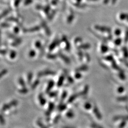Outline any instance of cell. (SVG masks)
Listing matches in <instances>:
<instances>
[{
  "label": "cell",
  "instance_id": "cell-1",
  "mask_svg": "<svg viewBox=\"0 0 128 128\" xmlns=\"http://www.w3.org/2000/svg\"><path fill=\"white\" fill-rule=\"evenodd\" d=\"M56 73L51 70H46L44 71H41L38 72L37 74V76L39 78L42 77L43 76H54L56 74Z\"/></svg>",
  "mask_w": 128,
  "mask_h": 128
},
{
  "label": "cell",
  "instance_id": "cell-48",
  "mask_svg": "<svg viewBox=\"0 0 128 128\" xmlns=\"http://www.w3.org/2000/svg\"><path fill=\"white\" fill-rule=\"evenodd\" d=\"M7 51L5 50H2L0 51V54L2 55H5L7 53Z\"/></svg>",
  "mask_w": 128,
  "mask_h": 128
},
{
  "label": "cell",
  "instance_id": "cell-28",
  "mask_svg": "<svg viewBox=\"0 0 128 128\" xmlns=\"http://www.w3.org/2000/svg\"><path fill=\"white\" fill-rule=\"evenodd\" d=\"M40 29V28L38 26H36V27H35L32 28L28 30L29 32H36L38 30H39Z\"/></svg>",
  "mask_w": 128,
  "mask_h": 128
},
{
  "label": "cell",
  "instance_id": "cell-44",
  "mask_svg": "<svg viewBox=\"0 0 128 128\" xmlns=\"http://www.w3.org/2000/svg\"><path fill=\"white\" fill-rule=\"evenodd\" d=\"M120 32H121V31H120V29H116V30L115 31V34L117 36H119V35H120Z\"/></svg>",
  "mask_w": 128,
  "mask_h": 128
},
{
  "label": "cell",
  "instance_id": "cell-33",
  "mask_svg": "<svg viewBox=\"0 0 128 128\" xmlns=\"http://www.w3.org/2000/svg\"><path fill=\"white\" fill-rule=\"evenodd\" d=\"M35 46L38 49L40 48L41 47V42L40 41H37L35 43Z\"/></svg>",
  "mask_w": 128,
  "mask_h": 128
},
{
  "label": "cell",
  "instance_id": "cell-3",
  "mask_svg": "<svg viewBox=\"0 0 128 128\" xmlns=\"http://www.w3.org/2000/svg\"><path fill=\"white\" fill-rule=\"evenodd\" d=\"M93 112L97 119H99V120L102 119V115L100 114L99 110L96 105H94L93 107Z\"/></svg>",
  "mask_w": 128,
  "mask_h": 128
},
{
  "label": "cell",
  "instance_id": "cell-10",
  "mask_svg": "<svg viewBox=\"0 0 128 128\" xmlns=\"http://www.w3.org/2000/svg\"><path fill=\"white\" fill-rule=\"evenodd\" d=\"M64 75L60 76L58 80V83H57V86L58 87H61L62 86V84L64 82Z\"/></svg>",
  "mask_w": 128,
  "mask_h": 128
},
{
  "label": "cell",
  "instance_id": "cell-6",
  "mask_svg": "<svg viewBox=\"0 0 128 128\" xmlns=\"http://www.w3.org/2000/svg\"><path fill=\"white\" fill-rule=\"evenodd\" d=\"M54 104L53 102H50L48 104V109L47 110V111L46 112V114L47 116H48L53 111V110H54Z\"/></svg>",
  "mask_w": 128,
  "mask_h": 128
},
{
  "label": "cell",
  "instance_id": "cell-40",
  "mask_svg": "<svg viewBox=\"0 0 128 128\" xmlns=\"http://www.w3.org/2000/svg\"><path fill=\"white\" fill-rule=\"evenodd\" d=\"M122 42V40L120 38H118L115 40V44L116 45H120Z\"/></svg>",
  "mask_w": 128,
  "mask_h": 128
},
{
  "label": "cell",
  "instance_id": "cell-49",
  "mask_svg": "<svg viewBox=\"0 0 128 128\" xmlns=\"http://www.w3.org/2000/svg\"><path fill=\"white\" fill-rule=\"evenodd\" d=\"M2 26L4 28H7L10 27V25L9 24H7V23H4V24H2Z\"/></svg>",
  "mask_w": 128,
  "mask_h": 128
},
{
  "label": "cell",
  "instance_id": "cell-38",
  "mask_svg": "<svg viewBox=\"0 0 128 128\" xmlns=\"http://www.w3.org/2000/svg\"><path fill=\"white\" fill-rule=\"evenodd\" d=\"M82 38H80V37H78V38H75V40H74V43L76 44V43H78V42H82Z\"/></svg>",
  "mask_w": 128,
  "mask_h": 128
},
{
  "label": "cell",
  "instance_id": "cell-35",
  "mask_svg": "<svg viewBox=\"0 0 128 128\" xmlns=\"http://www.w3.org/2000/svg\"><path fill=\"white\" fill-rule=\"evenodd\" d=\"M57 95V92H50L48 93V96L50 97H54Z\"/></svg>",
  "mask_w": 128,
  "mask_h": 128
},
{
  "label": "cell",
  "instance_id": "cell-51",
  "mask_svg": "<svg viewBox=\"0 0 128 128\" xmlns=\"http://www.w3.org/2000/svg\"><path fill=\"white\" fill-rule=\"evenodd\" d=\"M128 40V30L126 32V35H125V41L127 42Z\"/></svg>",
  "mask_w": 128,
  "mask_h": 128
},
{
  "label": "cell",
  "instance_id": "cell-50",
  "mask_svg": "<svg viewBox=\"0 0 128 128\" xmlns=\"http://www.w3.org/2000/svg\"><path fill=\"white\" fill-rule=\"evenodd\" d=\"M37 124H38V125L39 126H40V127H45V126H44V125H43V124H42V122H40V121H38V122H37Z\"/></svg>",
  "mask_w": 128,
  "mask_h": 128
},
{
  "label": "cell",
  "instance_id": "cell-47",
  "mask_svg": "<svg viewBox=\"0 0 128 128\" xmlns=\"http://www.w3.org/2000/svg\"><path fill=\"white\" fill-rule=\"evenodd\" d=\"M124 88L123 87H119V88L118 89V92H120V93H121V92H122L124 91Z\"/></svg>",
  "mask_w": 128,
  "mask_h": 128
},
{
  "label": "cell",
  "instance_id": "cell-16",
  "mask_svg": "<svg viewBox=\"0 0 128 128\" xmlns=\"http://www.w3.org/2000/svg\"><path fill=\"white\" fill-rule=\"evenodd\" d=\"M108 46L104 45H102L101 46V50L102 53H104L107 52L108 50Z\"/></svg>",
  "mask_w": 128,
  "mask_h": 128
},
{
  "label": "cell",
  "instance_id": "cell-12",
  "mask_svg": "<svg viewBox=\"0 0 128 128\" xmlns=\"http://www.w3.org/2000/svg\"><path fill=\"white\" fill-rule=\"evenodd\" d=\"M90 48H91V45L89 43H84L83 44H81V45L79 46V48L80 49L87 50V49H89Z\"/></svg>",
  "mask_w": 128,
  "mask_h": 128
},
{
  "label": "cell",
  "instance_id": "cell-24",
  "mask_svg": "<svg viewBox=\"0 0 128 128\" xmlns=\"http://www.w3.org/2000/svg\"><path fill=\"white\" fill-rule=\"evenodd\" d=\"M92 104L90 103V102H86L85 104H84V108L86 109V110H90L91 108H92Z\"/></svg>",
  "mask_w": 128,
  "mask_h": 128
},
{
  "label": "cell",
  "instance_id": "cell-54",
  "mask_svg": "<svg viewBox=\"0 0 128 128\" xmlns=\"http://www.w3.org/2000/svg\"><path fill=\"white\" fill-rule=\"evenodd\" d=\"M116 1V0H112V2H113V4H114V2Z\"/></svg>",
  "mask_w": 128,
  "mask_h": 128
},
{
  "label": "cell",
  "instance_id": "cell-39",
  "mask_svg": "<svg viewBox=\"0 0 128 128\" xmlns=\"http://www.w3.org/2000/svg\"><path fill=\"white\" fill-rule=\"evenodd\" d=\"M84 56H85V57L86 59V60L88 62H89L91 60V58H90V55H89L88 53H84Z\"/></svg>",
  "mask_w": 128,
  "mask_h": 128
},
{
  "label": "cell",
  "instance_id": "cell-5",
  "mask_svg": "<svg viewBox=\"0 0 128 128\" xmlns=\"http://www.w3.org/2000/svg\"><path fill=\"white\" fill-rule=\"evenodd\" d=\"M59 40H58V39H56L55 40L53 41L51 43L50 46H49V50L51 51L54 50L55 49V48L56 47V46H57L58 43H59Z\"/></svg>",
  "mask_w": 128,
  "mask_h": 128
},
{
  "label": "cell",
  "instance_id": "cell-46",
  "mask_svg": "<svg viewBox=\"0 0 128 128\" xmlns=\"http://www.w3.org/2000/svg\"><path fill=\"white\" fill-rule=\"evenodd\" d=\"M19 30H19L18 27H15L14 28V31L15 33H18V32H19Z\"/></svg>",
  "mask_w": 128,
  "mask_h": 128
},
{
  "label": "cell",
  "instance_id": "cell-15",
  "mask_svg": "<svg viewBox=\"0 0 128 128\" xmlns=\"http://www.w3.org/2000/svg\"><path fill=\"white\" fill-rule=\"evenodd\" d=\"M10 107H12V106H11V105H10V103L4 104V105H3L2 110V112H4V111L6 110L9 109Z\"/></svg>",
  "mask_w": 128,
  "mask_h": 128
},
{
  "label": "cell",
  "instance_id": "cell-21",
  "mask_svg": "<svg viewBox=\"0 0 128 128\" xmlns=\"http://www.w3.org/2000/svg\"><path fill=\"white\" fill-rule=\"evenodd\" d=\"M39 84H40V80L38 79H37L36 80H35V82L33 83V84L32 86V89L36 88L37 86Z\"/></svg>",
  "mask_w": 128,
  "mask_h": 128
},
{
  "label": "cell",
  "instance_id": "cell-34",
  "mask_svg": "<svg viewBox=\"0 0 128 128\" xmlns=\"http://www.w3.org/2000/svg\"><path fill=\"white\" fill-rule=\"evenodd\" d=\"M60 119V115H58V116H56V117H55L54 119V120H53V122L54 124H56L59 121Z\"/></svg>",
  "mask_w": 128,
  "mask_h": 128
},
{
  "label": "cell",
  "instance_id": "cell-27",
  "mask_svg": "<svg viewBox=\"0 0 128 128\" xmlns=\"http://www.w3.org/2000/svg\"><path fill=\"white\" fill-rule=\"evenodd\" d=\"M29 56L30 58H33L36 55V51L34 50H31L29 52Z\"/></svg>",
  "mask_w": 128,
  "mask_h": 128
},
{
  "label": "cell",
  "instance_id": "cell-19",
  "mask_svg": "<svg viewBox=\"0 0 128 128\" xmlns=\"http://www.w3.org/2000/svg\"><path fill=\"white\" fill-rule=\"evenodd\" d=\"M18 83L20 84L22 87H25L26 84L24 80H23V78H20L18 79Z\"/></svg>",
  "mask_w": 128,
  "mask_h": 128
},
{
  "label": "cell",
  "instance_id": "cell-30",
  "mask_svg": "<svg viewBox=\"0 0 128 128\" xmlns=\"http://www.w3.org/2000/svg\"><path fill=\"white\" fill-rule=\"evenodd\" d=\"M78 56H79V59H80L81 61H82V58H83V57H84V54H83L82 51L81 50L78 51Z\"/></svg>",
  "mask_w": 128,
  "mask_h": 128
},
{
  "label": "cell",
  "instance_id": "cell-29",
  "mask_svg": "<svg viewBox=\"0 0 128 128\" xmlns=\"http://www.w3.org/2000/svg\"><path fill=\"white\" fill-rule=\"evenodd\" d=\"M82 74L80 73V72H77L74 74V78L76 79H79L82 78Z\"/></svg>",
  "mask_w": 128,
  "mask_h": 128
},
{
  "label": "cell",
  "instance_id": "cell-4",
  "mask_svg": "<svg viewBox=\"0 0 128 128\" xmlns=\"http://www.w3.org/2000/svg\"><path fill=\"white\" fill-rule=\"evenodd\" d=\"M58 56H60V58L64 61V62L66 63V64H69L70 63V60L69 58H68L66 56V55H64L63 54L60 53H59L58 54Z\"/></svg>",
  "mask_w": 128,
  "mask_h": 128
},
{
  "label": "cell",
  "instance_id": "cell-43",
  "mask_svg": "<svg viewBox=\"0 0 128 128\" xmlns=\"http://www.w3.org/2000/svg\"><path fill=\"white\" fill-rule=\"evenodd\" d=\"M128 97H122L119 98L118 99V100L120 101H122V100L126 101V100H128Z\"/></svg>",
  "mask_w": 128,
  "mask_h": 128
},
{
  "label": "cell",
  "instance_id": "cell-31",
  "mask_svg": "<svg viewBox=\"0 0 128 128\" xmlns=\"http://www.w3.org/2000/svg\"><path fill=\"white\" fill-rule=\"evenodd\" d=\"M128 14H122L120 15V18L122 20H126L127 18Z\"/></svg>",
  "mask_w": 128,
  "mask_h": 128
},
{
  "label": "cell",
  "instance_id": "cell-18",
  "mask_svg": "<svg viewBox=\"0 0 128 128\" xmlns=\"http://www.w3.org/2000/svg\"><path fill=\"white\" fill-rule=\"evenodd\" d=\"M16 55H17V53L15 51L12 50L10 52V57L11 59H14L16 58Z\"/></svg>",
  "mask_w": 128,
  "mask_h": 128
},
{
  "label": "cell",
  "instance_id": "cell-32",
  "mask_svg": "<svg viewBox=\"0 0 128 128\" xmlns=\"http://www.w3.org/2000/svg\"><path fill=\"white\" fill-rule=\"evenodd\" d=\"M10 105H11L12 107V106H16V105L18 104V102H17V101L14 100H13V101L10 102Z\"/></svg>",
  "mask_w": 128,
  "mask_h": 128
},
{
  "label": "cell",
  "instance_id": "cell-23",
  "mask_svg": "<svg viewBox=\"0 0 128 128\" xmlns=\"http://www.w3.org/2000/svg\"><path fill=\"white\" fill-rule=\"evenodd\" d=\"M18 92L20 93V94H26L28 92V89L27 88H25V87H22V89H20L18 90Z\"/></svg>",
  "mask_w": 128,
  "mask_h": 128
},
{
  "label": "cell",
  "instance_id": "cell-17",
  "mask_svg": "<svg viewBox=\"0 0 128 128\" xmlns=\"http://www.w3.org/2000/svg\"><path fill=\"white\" fill-rule=\"evenodd\" d=\"M128 120V116H116L115 117L114 120Z\"/></svg>",
  "mask_w": 128,
  "mask_h": 128
},
{
  "label": "cell",
  "instance_id": "cell-2",
  "mask_svg": "<svg viewBox=\"0 0 128 128\" xmlns=\"http://www.w3.org/2000/svg\"><path fill=\"white\" fill-rule=\"evenodd\" d=\"M95 28L96 29L99 30V31H100L101 32H111V30L109 28L106 27H102V26H98V25H96L95 26Z\"/></svg>",
  "mask_w": 128,
  "mask_h": 128
},
{
  "label": "cell",
  "instance_id": "cell-13",
  "mask_svg": "<svg viewBox=\"0 0 128 128\" xmlns=\"http://www.w3.org/2000/svg\"><path fill=\"white\" fill-rule=\"evenodd\" d=\"M88 90H89V86L88 85H86L85 86L84 88V90L80 94H81L80 95H82V96H85L86 94H87L88 92Z\"/></svg>",
  "mask_w": 128,
  "mask_h": 128
},
{
  "label": "cell",
  "instance_id": "cell-20",
  "mask_svg": "<svg viewBox=\"0 0 128 128\" xmlns=\"http://www.w3.org/2000/svg\"><path fill=\"white\" fill-rule=\"evenodd\" d=\"M66 116L68 118H73L74 116V114L72 110H69L68 112H67V113L66 114Z\"/></svg>",
  "mask_w": 128,
  "mask_h": 128
},
{
  "label": "cell",
  "instance_id": "cell-36",
  "mask_svg": "<svg viewBox=\"0 0 128 128\" xmlns=\"http://www.w3.org/2000/svg\"><path fill=\"white\" fill-rule=\"evenodd\" d=\"M65 42L66 43V50L68 51L70 50V44L69 43L68 41V40H66V41H65Z\"/></svg>",
  "mask_w": 128,
  "mask_h": 128
},
{
  "label": "cell",
  "instance_id": "cell-26",
  "mask_svg": "<svg viewBox=\"0 0 128 128\" xmlns=\"http://www.w3.org/2000/svg\"><path fill=\"white\" fill-rule=\"evenodd\" d=\"M68 95V92H67L64 91L63 92L62 94V96H61V101H64V100L66 99V97Z\"/></svg>",
  "mask_w": 128,
  "mask_h": 128
},
{
  "label": "cell",
  "instance_id": "cell-52",
  "mask_svg": "<svg viewBox=\"0 0 128 128\" xmlns=\"http://www.w3.org/2000/svg\"><path fill=\"white\" fill-rule=\"evenodd\" d=\"M105 59L106 60H109V61H110V60H112V56H108L106 57L105 58Z\"/></svg>",
  "mask_w": 128,
  "mask_h": 128
},
{
  "label": "cell",
  "instance_id": "cell-45",
  "mask_svg": "<svg viewBox=\"0 0 128 128\" xmlns=\"http://www.w3.org/2000/svg\"><path fill=\"white\" fill-rule=\"evenodd\" d=\"M124 48V56H125L126 57H128V51L126 50V48Z\"/></svg>",
  "mask_w": 128,
  "mask_h": 128
},
{
  "label": "cell",
  "instance_id": "cell-25",
  "mask_svg": "<svg viewBox=\"0 0 128 128\" xmlns=\"http://www.w3.org/2000/svg\"><path fill=\"white\" fill-rule=\"evenodd\" d=\"M56 56L55 54H48L46 56V57L48 59H51V60H54L56 58Z\"/></svg>",
  "mask_w": 128,
  "mask_h": 128
},
{
  "label": "cell",
  "instance_id": "cell-22",
  "mask_svg": "<svg viewBox=\"0 0 128 128\" xmlns=\"http://www.w3.org/2000/svg\"><path fill=\"white\" fill-rule=\"evenodd\" d=\"M66 108V105L65 104H61L58 106V109L60 111H63Z\"/></svg>",
  "mask_w": 128,
  "mask_h": 128
},
{
  "label": "cell",
  "instance_id": "cell-41",
  "mask_svg": "<svg viewBox=\"0 0 128 128\" xmlns=\"http://www.w3.org/2000/svg\"><path fill=\"white\" fill-rule=\"evenodd\" d=\"M0 124H1L2 125H4L5 124V120L2 115H0Z\"/></svg>",
  "mask_w": 128,
  "mask_h": 128
},
{
  "label": "cell",
  "instance_id": "cell-53",
  "mask_svg": "<svg viewBox=\"0 0 128 128\" xmlns=\"http://www.w3.org/2000/svg\"><path fill=\"white\" fill-rule=\"evenodd\" d=\"M125 125H126V122H122V124H120V125L119 126L120 127H124L125 126Z\"/></svg>",
  "mask_w": 128,
  "mask_h": 128
},
{
  "label": "cell",
  "instance_id": "cell-8",
  "mask_svg": "<svg viewBox=\"0 0 128 128\" xmlns=\"http://www.w3.org/2000/svg\"><path fill=\"white\" fill-rule=\"evenodd\" d=\"M38 100H39L40 104H41V105L44 106L46 104V99H45L44 98L42 94H40L38 96Z\"/></svg>",
  "mask_w": 128,
  "mask_h": 128
},
{
  "label": "cell",
  "instance_id": "cell-11",
  "mask_svg": "<svg viewBox=\"0 0 128 128\" xmlns=\"http://www.w3.org/2000/svg\"><path fill=\"white\" fill-rule=\"evenodd\" d=\"M78 96H79V94H74L72 96H71L69 98L68 100V104L72 103L77 98Z\"/></svg>",
  "mask_w": 128,
  "mask_h": 128
},
{
  "label": "cell",
  "instance_id": "cell-7",
  "mask_svg": "<svg viewBox=\"0 0 128 128\" xmlns=\"http://www.w3.org/2000/svg\"><path fill=\"white\" fill-rule=\"evenodd\" d=\"M54 84H55V82L54 81L50 80L49 81V82L48 83V86L46 89V93L48 94L50 92L51 89L54 86Z\"/></svg>",
  "mask_w": 128,
  "mask_h": 128
},
{
  "label": "cell",
  "instance_id": "cell-42",
  "mask_svg": "<svg viewBox=\"0 0 128 128\" xmlns=\"http://www.w3.org/2000/svg\"><path fill=\"white\" fill-rule=\"evenodd\" d=\"M68 81L69 82H70V83H71V84H73L74 82V80L73 78H71V77L70 76H68Z\"/></svg>",
  "mask_w": 128,
  "mask_h": 128
},
{
  "label": "cell",
  "instance_id": "cell-37",
  "mask_svg": "<svg viewBox=\"0 0 128 128\" xmlns=\"http://www.w3.org/2000/svg\"><path fill=\"white\" fill-rule=\"evenodd\" d=\"M7 72H8V71L6 69H3L0 72V78H2L3 76H4L5 74H6L7 73Z\"/></svg>",
  "mask_w": 128,
  "mask_h": 128
},
{
  "label": "cell",
  "instance_id": "cell-9",
  "mask_svg": "<svg viewBox=\"0 0 128 128\" xmlns=\"http://www.w3.org/2000/svg\"><path fill=\"white\" fill-rule=\"evenodd\" d=\"M88 66L87 65L84 64L78 68L76 69V72H81V71H86L88 70Z\"/></svg>",
  "mask_w": 128,
  "mask_h": 128
},
{
  "label": "cell",
  "instance_id": "cell-14",
  "mask_svg": "<svg viewBox=\"0 0 128 128\" xmlns=\"http://www.w3.org/2000/svg\"><path fill=\"white\" fill-rule=\"evenodd\" d=\"M32 78H33V74L32 72H29L27 76L28 84H30L32 81Z\"/></svg>",
  "mask_w": 128,
  "mask_h": 128
}]
</instances>
